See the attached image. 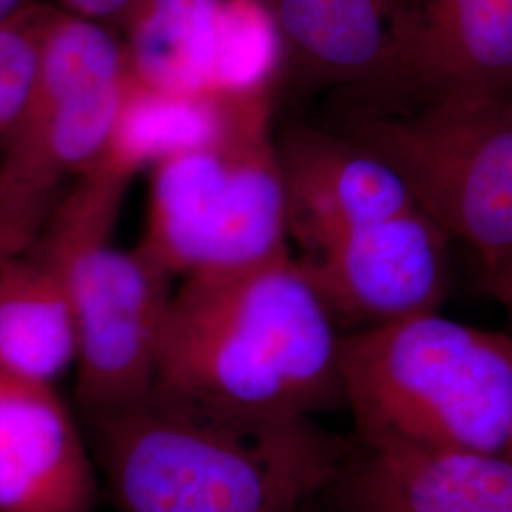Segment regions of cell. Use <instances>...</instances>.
<instances>
[{
  "label": "cell",
  "mask_w": 512,
  "mask_h": 512,
  "mask_svg": "<svg viewBox=\"0 0 512 512\" xmlns=\"http://www.w3.org/2000/svg\"><path fill=\"white\" fill-rule=\"evenodd\" d=\"M342 334L291 251L190 275L169 302L154 387L230 420H313L344 406Z\"/></svg>",
  "instance_id": "obj_1"
},
{
  "label": "cell",
  "mask_w": 512,
  "mask_h": 512,
  "mask_svg": "<svg viewBox=\"0 0 512 512\" xmlns=\"http://www.w3.org/2000/svg\"><path fill=\"white\" fill-rule=\"evenodd\" d=\"M90 423L122 512L306 511L353 448L313 420H230L156 387Z\"/></svg>",
  "instance_id": "obj_2"
},
{
  "label": "cell",
  "mask_w": 512,
  "mask_h": 512,
  "mask_svg": "<svg viewBox=\"0 0 512 512\" xmlns=\"http://www.w3.org/2000/svg\"><path fill=\"white\" fill-rule=\"evenodd\" d=\"M340 372L357 442L505 454L512 439V334L439 311L342 334Z\"/></svg>",
  "instance_id": "obj_3"
},
{
  "label": "cell",
  "mask_w": 512,
  "mask_h": 512,
  "mask_svg": "<svg viewBox=\"0 0 512 512\" xmlns=\"http://www.w3.org/2000/svg\"><path fill=\"white\" fill-rule=\"evenodd\" d=\"M135 175L105 158L59 196L33 249L65 279L78 357L76 403L86 420L141 401L156 385L171 281L139 249L112 234Z\"/></svg>",
  "instance_id": "obj_4"
},
{
  "label": "cell",
  "mask_w": 512,
  "mask_h": 512,
  "mask_svg": "<svg viewBox=\"0 0 512 512\" xmlns=\"http://www.w3.org/2000/svg\"><path fill=\"white\" fill-rule=\"evenodd\" d=\"M268 99L222 137L154 165L139 251L169 277L249 268L289 253V209Z\"/></svg>",
  "instance_id": "obj_5"
},
{
  "label": "cell",
  "mask_w": 512,
  "mask_h": 512,
  "mask_svg": "<svg viewBox=\"0 0 512 512\" xmlns=\"http://www.w3.org/2000/svg\"><path fill=\"white\" fill-rule=\"evenodd\" d=\"M336 131L393 165L480 275L511 270L512 97L357 110Z\"/></svg>",
  "instance_id": "obj_6"
},
{
  "label": "cell",
  "mask_w": 512,
  "mask_h": 512,
  "mask_svg": "<svg viewBox=\"0 0 512 512\" xmlns=\"http://www.w3.org/2000/svg\"><path fill=\"white\" fill-rule=\"evenodd\" d=\"M452 239L421 205L348 232L300 262L344 332L380 327L444 304Z\"/></svg>",
  "instance_id": "obj_7"
},
{
  "label": "cell",
  "mask_w": 512,
  "mask_h": 512,
  "mask_svg": "<svg viewBox=\"0 0 512 512\" xmlns=\"http://www.w3.org/2000/svg\"><path fill=\"white\" fill-rule=\"evenodd\" d=\"M129 76L84 42L48 44L0 165L54 188L88 173L109 152Z\"/></svg>",
  "instance_id": "obj_8"
},
{
  "label": "cell",
  "mask_w": 512,
  "mask_h": 512,
  "mask_svg": "<svg viewBox=\"0 0 512 512\" xmlns=\"http://www.w3.org/2000/svg\"><path fill=\"white\" fill-rule=\"evenodd\" d=\"M391 93L404 109L512 97V0H403Z\"/></svg>",
  "instance_id": "obj_9"
},
{
  "label": "cell",
  "mask_w": 512,
  "mask_h": 512,
  "mask_svg": "<svg viewBox=\"0 0 512 512\" xmlns=\"http://www.w3.org/2000/svg\"><path fill=\"white\" fill-rule=\"evenodd\" d=\"M275 145L287 192L289 236L304 255L420 205L393 165L336 129L291 126Z\"/></svg>",
  "instance_id": "obj_10"
},
{
  "label": "cell",
  "mask_w": 512,
  "mask_h": 512,
  "mask_svg": "<svg viewBox=\"0 0 512 512\" xmlns=\"http://www.w3.org/2000/svg\"><path fill=\"white\" fill-rule=\"evenodd\" d=\"M88 446L55 385L0 368V512H93Z\"/></svg>",
  "instance_id": "obj_11"
},
{
  "label": "cell",
  "mask_w": 512,
  "mask_h": 512,
  "mask_svg": "<svg viewBox=\"0 0 512 512\" xmlns=\"http://www.w3.org/2000/svg\"><path fill=\"white\" fill-rule=\"evenodd\" d=\"M327 495L334 512H512V459L355 442Z\"/></svg>",
  "instance_id": "obj_12"
},
{
  "label": "cell",
  "mask_w": 512,
  "mask_h": 512,
  "mask_svg": "<svg viewBox=\"0 0 512 512\" xmlns=\"http://www.w3.org/2000/svg\"><path fill=\"white\" fill-rule=\"evenodd\" d=\"M283 67L302 86L387 90L399 63L403 0H255Z\"/></svg>",
  "instance_id": "obj_13"
},
{
  "label": "cell",
  "mask_w": 512,
  "mask_h": 512,
  "mask_svg": "<svg viewBox=\"0 0 512 512\" xmlns=\"http://www.w3.org/2000/svg\"><path fill=\"white\" fill-rule=\"evenodd\" d=\"M78 357L65 279L33 247L0 270V368L55 384Z\"/></svg>",
  "instance_id": "obj_14"
},
{
  "label": "cell",
  "mask_w": 512,
  "mask_h": 512,
  "mask_svg": "<svg viewBox=\"0 0 512 512\" xmlns=\"http://www.w3.org/2000/svg\"><path fill=\"white\" fill-rule=\"evenodd\" d=\"M266 99L262 86L238 92H160L131 74L105 158L137 173L145 165L219 139Z\"/></svg>",
  "instance_id": "obj_15"
},
{
  "label": "cell",
  "mask_w": 512,
  "mask_h": 512,
  "mask_svg": "<svg viewBox=\"0 0 512 512\" xmlns=\"http://www.w3.org/2000/svg\"><path fill=\"white\" fill-rule=\"evenodd\" d=\"M222 0H147L126 29L129 71L148 88L217 92Z\"/></svg>",
  "instance_id": "obj_16"
},
{
  "label": "cell",
  "mask_w": 512,
  "mask_h": 512,
  "mask_svg": "<svg viewBox=\"0 0 512 512\" xmlns=\"http://www.w3.org/2000/svg\"><path fill=\"white\" fill-rule=\"evenodd\" d=\"M48 4L25 2L0 21V150H4L25 107L37 69Z\"/></svg>",
  "instance_id": "obj_17"
},
{
  "label": "cell",
  "mask_w": 512,
  "mask_h": 512,
  "mask_svg": "<svg viewBox=\"0 0 512 512\" xmlns=\"http://www.w3.org/2000/svg\"><path fill=\"white\" fill-rule=\"evenodd\" d=\"M59 188L0 165V270L29 251L57 203Z\"/></svg>",
  "instance_id": "obj_18"
},
{
  "label": "cell",
  "mask_w": 512,
  "mask_h": 512,
  "mask_svg": "<svg viewBox=\"0 0 512 512\" xmlns=\"http://www.w3.org/2000/svg\"><path fill=\"white\" fill-rule=\"evenodd\" d=\"M145 4L147 0H63L65 10L103 23L116 33H126L129 23L137 18Z\"/></svg>",
  "instance_id": "obj_19"
},
{
  "label": "cell",
  "mask_w": 512,
  "mask_h": 512,
  "mask_svg": "<svg viewBox=\"0 0 512 512\" xmlns=\"http://www.w3.org/2000/svg\"><path fill=\"white\" fill-rule=\"evenodd\" d=\"M482 291L494 298L495 302L505 310L512 327V268L494 274L480 275Z\"/></svg>",
  "instance_id": "obj_20"
},
{
  "label": "cell",
  "mask_w": 512,
  "mask_h": 512,
  "mask_svg": "<svg viewBox=\"0 0 512 512\" xmlns=\"http://www.w3.org/2000/svg\"><path fill=\"white\" fill-rule=\"evenodd\" d=\"M23 4H25V0H0V21L16 14Z\"/></svg>",
  "instance_id": "obj_21"
},
{
  "label": "cell",
  "mask_w": 512,
  "mask_h": 512,
  "mask_svg": "<svg viewBox=\"0 0 512 512\" xmlns=\"http://www.w3.org/2000/svg\"><path fill=\"white\" fill-rule=\"evenodd\" d=\"M505 454L512 459V439L511 442H509V446H507V450H505Z\"/></svg>",
  "instance_id": "obj_22"
},
{
  "label": "cell",
  "mask_w": 512,
  "mask_h": 512,
  "mask_svg": "<svg viewBox=\"0 0 512 512\" xmlns=\"http://www.w3.org/2000/svg\"><path fill=\"white\" fill-rule=\"evenodd\" d=\"M302 512H315V507H313V505H311V507H308V509H306V511H302Z\"/></svg>",
  "instance_id": "obj_23"
}]
</instances>
